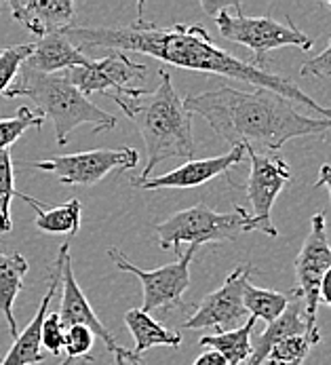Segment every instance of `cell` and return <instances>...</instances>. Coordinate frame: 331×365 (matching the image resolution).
Returning <instances> with one entry per match:
<instances>
[{"mask_svg": "<svg viewBox=\"0 0 331 365\" xmlns=\"http://www.w3.org/2000/svg\"><path fill=\"white\" fill-rule=\"evenodd\" d=\"M196 245H188L184 254L171 264H165L157 270H144L125 258L116 247L108 250V256L120 272H131L140 279L144 289V313H165L171 309L184 307V294L190 287V264L194 260Z\"/></svg>", "mask_w": 331, "mask_h": 365, "instance_id": "9c48e42d", "label": "cell"}, {"mask_svg": "<svg viewBox=\"0 0 331 365\" xmlns=\"http://www.w3.org/2000/svg\"><path fill=\"white\" fill-rule=\"evenodd\" d=\"M30 53H32V45H17V47H6L0 51V96L9 91L11 83L17 78Z\"/></svg>", "mask_w": 331, "mask_h": 365, "instance_id": "484cf974", "label": "cell"}, {"mask_svg": "<svg viewBox=\"0 0 331 365\" xmlns=\"http://www.w3.org/2000/svg\"><path fill=\"white\" fill-rule=\"evenodd\" d=\"M95 344V336L91 329L83 327V325H72L65 327V338H63V351L68 355V359L76 361V359H87L93 361V357L89 355L91 349Z\"/></svg>", "mask_w": 331, "mask_h": 365, "instance_id": "4316f807", "label": "cell"}, {"mask_svg": "<svg viewBox=\"0 0 331 365\" xmlns=\"http://www.w3.org/2000/svg\"><path fill=\"white\" fill-rule=\"evenodd\" d=\"M245 155V146H234L230 153L221 157L211 158H192L184 163L182 167H175L163 175L148 178V180H137L131 178V186L144 188V190H163V188H196L203 186L211 180H216L221 173H228L234 165H238Z\"/></svg>", "mask_w": 331, "mask_h": 365, "instance_id": "5bb4252c", "label": "cell"}, {"mask_svg": "<svg viewBox=\"0 0 331 365\" xmlns=\"http://www.w3.org/2000/svg\"><path fill=\"white\" fill-rule=\"evenodd\" d=\"M302 76H317V78H330L331 76V38L327 47L319 55L310 57L308 61L302 63L300 68Z\"/></svg>", "mask_w": 331, "mask_h": 365, "instance_id": "f546056e", "label": "cell"}, {"mask_svg": "<svg viewBox=\"0 0 331 365\" xmlns=\"http://www.w3.org/2000/svg\"><path fill=\"white\" fill-rule=\"evenodd\" d=\"M91 57L83 55L80 49L68 38L65 30L38 38L32 45V53L23 61V68L38 74H61L78 66H87Z\"/></svg>", "mask_w": 331, "mask_h": 365, "instance_id": "2e32d148", "label": "cell"}, {"mask_svg": "<svg viewBox=\"0 0 331 365\" xmlns=\"http://www.w3.org/2000/svg\"><path fill=\"white\" fill-rule=\"evenodd\" d=\"M59 279H61V264L57 260L56 266H53V272H51L49 289H47L45 298L41 300L38 311L34 314V319L28 323V327L21 334H17L13 346L9 349V353L4 355L0 365H36L45 361L47 355L43 353V346H41V325L47 317L51 300L56 298L57 289H59Z\"/></svg>", "mask_w": 331, "mask_h": 365, "instance_id": "e0dca14e", "label": "cell"}, {"mask_svg": "<svg viewBox=\"0 0 331 365\" xmlns=\"http://www.w3.org/2000/svg\"><path fill=\"white\" fill-rule=\"evenodd\" d=\"M251 266H236L224 285L201 300L196 311L184 323L186 329H207L216 327L220 331H230L247 323L249 313L243 304V289L249 283Z\"/></svg>", "mask_w": 331, "mask_h": 365, "instance_id": "7c38bea8", "label": "cell"}, {"mask_svg": "<svg viewBox=\"0 0 331 365\" xmlns=\"http://www.w3.org/2000/svg\"><path fill=\"white\" fill-rule=\"evenodd\" d=\"M4 98H28L36 104V112L43 118H51L56 127L59 146H65L70 133L80 125H93V133H102L116 127L110 112L85 98L70 81L61 74H38L21 66L17 78L4 93Z\"/></svg>", "mask_w": 331, "mask_h": 365, "instance_id": "277c9868", "label": "cell"}, {"mask_svg": "<svg viewBox=\"0 0 331 365\" xmlns=\"http://www.w3.org/2000/svg\"><path fill=\"white\" fill-rule=\"evenodd\" d=\"M68 38L89 57V51L110 49L120 53H142L150 55L165 66H175L182 70L207 72L224 78L241 81L253 85L256 89H266L276 96L285 98L291 104H302L321 118H331V108L315 102L306 96L291 78L266 72L251 61H243L232 53L220 49L211 34L203 26H184L175 24L169 28H161L152 21H146L142 15V4L135 24L125 28H87V26H70L65 30Z\"/></svg>", "mask_w": 331, "mask_h": 365, "instance_id": "6da1fadb", "label": "cell"}, {"mask_svg": "<svg viewBox=\"0 0 331 365\" xmlns=\"http://www.w3.org/2000/svg\"><path fill=\"white\" fill-rule=\"evenodd\" d=\"M148 74V66L131 61L127 53L112 51L102 59H91L87 66H78L65 72L68 81L85 96L102 93L110 96L118 108L129 114L133 104L148 91L140 85Z\"/></svg>", "mask_w": 331, "mask_h": 365, "instance_id": "52a82bcc", "label": "cell"}, {"mask_svg": "<svg viewBox=\"0 0 331 365\" xmlns=\"http://www.w3.org/2000/svg\"><path fill=\"white\" fill-rule=\"evenodd\" d=\"M26 272H28V260L21 254L0 252V313L4 314L9 334L13 338H17V321L13 314V304H15L17 294L23 289Z\"/></svg>", "mask_w": 331, "mask_h": 365, "instance_id": "44dd1931", "label": "cell"}, {"mask_svg": "<svg viewBox=\"0 0 331 365\" xmlns=\"http://www.w3.org/2000/svg\"><path fill=\"white\" fill-rule=\"evenodd\" d=\"M15 197H19L23 203H28L36 213V228L49 235H68V239L76 237V232L80 230V217H83V203L78 199H70L68 203L59 205V207H43L41 201H36L34 197L15 192Z\"/></svg>", "mask_w": 331, "mask_h": 365, "instance_id": "d6986e66", "label": "cell"}, {"mask_svg": "<svg viewBox=\"0 0 331 365\" xmlns=\"http://www.w3.org/2000/svg\"><path fill=\"white\" fill-rule=\"evenodd\" d=\"M140 153L135 148H114V150H89L76 155H59L53 158L34 160L32 167L53 173L65 186H95L114 171L135 169Z\"/></svg>", "mask_w": 331, "mask_h": 365, "instance_id": "30bf717a", "label": "cell"}, {"mask_svg": "<svg viewBox=\"0 0 331 365\" xmlns=\"http://www.w3.org/2000/svg\"><path fill=\"white\" fill-rule=\"evenodd\" d=\"M289 300H291V296H287V294H280L275 289H262L251 283H247L243 289V304H245L249 317L262 319L268 323L276 321L285 313V309L289 307Z\"/></svg>", "mask_w": 331, "mask_h": 365, "instance_id": "603a6c76", "label": "cell"}, {"mask_svg": "<svg viewBox=\"0 0 331 365\" xmlns=\"http://www.w3.org/2000/svg\"><path fill=\"white\" fill-rule=\"evenodd\" d=\"M159 245L163 250H173L179 254V245H207L236 241L245 232L256 230V222L245 207H236L230 213H220L205 201L194 207L182 209L154 226Z\"/></svg>", "mask_w": 331, "mask_h": 365, "instance_id": "8992f818", "label": "cell"}, {"mask_svg": "<svg viewBox=\"0 0 331 365\" xmlns=\"http://www.w3.org/2000/svg\"><path fill=\"white\" fill-rule=\"evenodd\" d=\"M61 365H76V364H74L72 359H65V361H63V364H61Z\"/></svg>", "mask_w": 331, "mask_h": 365, "instance_id": "d590c367", "label": "cell"}, {"mask_svg": "<svg viewBox=\"0 0 331 365\" xmlns=\"http://www.w3.org/2000/svg\"><path fill=\"white\" fill-rule=\"evenodd\" d=\"M331 266V247L325 230V213H315L310 220V232L295 258V289L293 294L300 298L304 309V323H306V340L315 346L321 340V331L317 325V311H319V289L325 272Z\"/></svg>", "mask_w": 331, "mask_h": 365, "instance_id": "ba28073f", "label": "cell"}, {"mask_svg": "<svg viewBox=\"0 0 331 365\" xmlns=\"http://www.w3.org/2000/svg\"><path fill=\"white\" fill-rule=\"evenodd\" d=\"M291 336H306L304 309H302L300 298L293 292H291V300H289V307L285 309V313L276 321L268 323V327L258 338H251V357L247 359L245 365H260L262 361H266L276 344Z\"/></svg>", "mask_w": 331, "mask_h": 365, "instance_id": "ac0fdd59", "label": "cell"}, {"mask_svg": "<svg viewBox=\"0 0 331 365\" xmlns=\"http://www.w3.org/2000/svg\"><path fill=\"white\" fill-rule=\"evenodd\" d=\"M114 359H116V365H140V357H135L131 351H127L122 346L114 353Z\"/></svg>", "mask_w": 331, "mask_h": 365, "instance_id": "d6a6232c", "label": "cell"}, {"mask_svg": "<svg viewBox=\"0 0 331 365\" xmlns=\"http://www.w3.org/2000/svg\"><path fill=\"white\" fill-rule=\"evenodd\" d=\"M260 365H302V364H287V361H278V359H273V357H268L266 361H262Z\"/></svg>", "mask_w": 331, "mask_h": 365, "instance_id": "e575fe53", "label": "cell"}, {"mask_svg": "<svg viewBox=\"0 0 331 365\" xmlns=\"http://www.w3.org/2000/svg\"><path fill=\"white\" fill-rule=\"evenodd\" d=\"M327 6H330V9H331V0H327Z\"/></svg>", "mask_w": 331, "mask_h": 365, "instance_id": "8d00e7d4", "label": "cell"}, {"mask_svg": "<svg viewBox=\"0 0 331 365\" xmlns=\"http://www.w3.org/2000/svg\"><path fill=\"white\" fill-rule=\"evenodd\" d=\"M63 338H65V327L61 325L57 313H47L43 325H41V346L49 355H59L63 351Z\"/></svg>", "mask_w": 331, "mask_h": 365, "instance_id": "f1b7e54d", "label": "cell"}, {"mask_svg": "<svg viewBox=\"0 0 331 365\" xmlns=\"http://www.w3.org/2000/svg\"><path fill=\"white\" fill-rule=\"evenodd\" d=\"M57 260L61 264V279H59V285H61V289H63V294H61V309H59V313H57L61 325H63V327L83 325V327L91 329L93 336L100 338V340L106 344V349H108L110 353H116L120 346L114 342L110 329L98 319V314L93 313V309H91L87 296L83 294V289H80V285H78V281H76V277H74L72 262H70V239L59 247Z\"/></svg>", "mask_w": 331, "mask_h": 365, "instance_id": "4fadbf2b", "label": "cell"}, {"mask_svg": "<svg viewBox=\"0 0 331 365\" xmlns=\"http://www.w3.org/2000/svg\"><path fill=\"white\" fill-rule=\"evenodd\" d=\"M203 9L216 19V26L230 43L243 45L251 51V63L264 70L266 55L283 47H298L302 51L312 49V38L302 32L289 17L276 21L270 15L249 17L238 2H203Z\"/></svg>", "mask_w": 331, "mask_h": 365, "instance_id": "5b68a950", "label": "cell"}, {"mask_svg": "<svg viewBox=\"0 0 331 365\" xmlns=\"http://www.w3.org/2000/svg\"><path fill=\"white\" fill-rule=\"evenodd\" d=\"M43 123V114L28 106H21L11 118H0V150H9L28 129H36Z\"/></svg>", "mask_w": 331, "mask_h": 365, "instance_id": "cb8c5ba5", "label": "cell"}, {"mask_svg": "<svg viewBox=\"0 0 331 365\" xmlns=\"http://www.w3.org/2000/svg\"><path fill=\"white\" fill-rule=\"evenodd\" d=\"M125 325L135 340V349L131 353L140 359H142V353H146L152 346L177 349L182 344V336L177 331L163 327L159 321L152 319V314L144 313L142 309H131L125 314Z\"/></svg>", "mask_w": 331, "mask_h": 365, "instance_id": "ffe728a7", "label": "cell"}, {"mask_svg": "<svg viewBox=\"0 0 331 365\" xmlns=\"http://www.w3.org/2000/svg\"><path fill=\"white\" fill-rule=\"evenodd\" d=\"M15 197V169L9 150H0V232L13 228L11 222V203Z\"/></svg>", "mask_w": 331, "mask_h": 365, "instance_id": "d4e9b609", "label": "cell"}, {"mask_svg": "<svg viewBox=\"0 0 331 365\" xmlns=\"http://www.w3.org/2000/svg\"><path fill=\"white\" fill-rule=\"evenodd\" d=\"M192 365H228L226 364V359L221 357L220 353H216V351H207V353H203L196 361Z\"/></svg>", "mask_w": 331, "mask_h": 365, "instance_id": "4dcf8cb0", "label": "cell"}, {"mask_svg": "<svg viewBox=\"0 0 331 365\" xmlns=\"http://www.w3.org/2000/svg\"><path fill=\"white\" fill-rule=\"evenodd\" d=\"M9 9L13 19L38 38L63 32L74 21L70 0H9Z\"/></svg>", "mask_w": 331, "mask_h": 365, "instance_id": "9a60e30c", "label": "cell"}, {"mask_svg": "<svg viewBox=\"0 0 331 365\" xmlns=\"http://www.w3.org/2000/svg\"><path fill=\"white\" fill-rule=\"evenodd\" d=\"M161 85L140 98L129 110V120L140 131L146 146V167L137 180H148L159 163L169 158H194L192 114L184 108V100L177 96L171 74L165 68L159 70Z\"/></svg>", "mask_w": 331, "mask_h": 365, "instance_id": "3957f363", "label": "cell"}, {"mask_svg": "<svg viewBox=\"0 0 331 365\" xmlns=\"http://www.w3.org/2000/svg\"><path fill=\"white\" fill-rule=\"evenodd\" d=\"M245 155L251 163L245 188L251 203V217L256 222V230L275 239L278 232L273 224V205L280 190L291 180V169L278 155H260L251 146H245Z\"/></svg>", "mask_w": 331, "mask_h": 365, "instance_id": "8fae6325", "label": "cell"}, {"mask_svg": "<svg viewBox=\"0 0 331 365\" xmlns=\"http://www.w3.org/2000/svg\"><path fill=\"white\" fill-rule=\"evenodd\" d=\"M256 327V319L249 317L245 325L230 329V331H220L214 336H203L199 340V346L209 349L220 353L228 365L247 364L251 357V331Z\"/></svg>", "mask_w": 331, "mask_h": 365, "instance_id": "7402d4cb", "label": "cell"}, {"mask_svg": "<svg viewBox=\"0 0 331 365\" xmlns=\"http://www.w3.org/2000/svg\"><path fill=\"white\" fill-rule=\"evenodd\" d=\"M315 186H317V188H319V186H325L331 199V165H321V169H319V180H317Z\"/></svg>", "mask_w": 331, "mask_h": 365, "instance_id": "836d02e7", "label": "cell"}, {"mask_svg": "<svg viewBox=\"0 0 331 365\" xmlns=\"http://www.w3.org/2000/svg\"><path fill=\"white\" fill-rule=\"evenodd\" d=\"M184 108L205 118L232 148L264 146L276 153L293 138L331 131V118L304 116L291 102L266 89L247 93L221 85L205 93L188 96Z\"/></svg>", "mask_w": 331, "mask_h": 365, "instance_id": "7a4b0ae2", "label": "cell"}, {"mask_svg": "<svg viewBox=\"0 0 331 365\" xmlns=\"http://www.w3.org/2000/svg\"><path fill=\"white\" fill-rule=\"evenodd\" d=\"M310 346L312 344L304 336H291V338L280 340L275 349L270 351L268 357L278 359V361H287V364H302L306 359Z\"/></svg>", "mask_w": 331, "mask_h": 365, "instance_id": "83f0119b", "label": "cell"}, {"mask_svg": "<svg viewBox=\"0 0 331 365\" xmlns=\"http://www.w3.org/2000/svg\"><path fill=\"white\" fill-rule=\"evenodd\" d=\"M319 302H325L327 307H331V266H330V270L325 272L323 281H321V289H319Z\"/></svg>", "mask_w": 331, "mask_h": 365, "instance_id": "1f68e13d", "label": "cell"}]
</instances>
